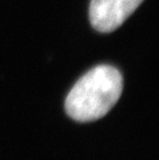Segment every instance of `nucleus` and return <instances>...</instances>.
Returning <instances> with one entry per match:
<instances>
[{"label": "nucleus", "mask_w": 159, "mask_h": 160, "mask_svg": "<svg viewBox=\"0 0 159 160\" xmlns=\"http://www.w3.org/2000/svg\"><path fill=\"white\" fill-rule=\"evenodd\" d=\"M123 78L117 68L98 65L90 69L74 84L65 99V111L79 122L102 118L119 100Z\"/></svg>", "instance_id": "1"}, {"label": "nucleus", "mask_w": 159, "mask_h": 160, "mask_svg": "<svg viewBox=\"0 0 159 160\" xmlns=\"http://www.w3.org/2000/svg\"><path fill=\"white\" fill-rule=\"evenodd\" d=\"M144 0H91L89 19L92 27L102 33L113 32L132 15Z\"/></svg>", "instance_id": "2"}]
</instances>
